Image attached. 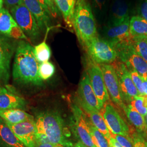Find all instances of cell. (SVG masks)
I'll use <instances>...</instances> for the list:
<instances>
[{"mask_svg": "<svg viewBox=\"0 0 147 147\" xmlns=\"http://www.w3.org/2000/svg\"><path fill=\"white\" fill-rule=\"evenodd\" d=\"M105 1L106 0H94L95 5L99 8L102 7V6L105 3Z\"/></svg>", "mask_w": 147, "mask_h": 147, "instance_id": "cell-40", "label": "cell"}, {"mask_svg": "<svg viewBox=\"0 0 147 147\" xmlns=\"http://www.w3.org/2000/svg\"><path fill=\"white\" fill-rule=\"evenodd\" d=\"M142 88H143V91L144 96L147 97V80L143 79Z\"/></svg>", "mask_w": 147, "mask_h": 147, "instance_id": "cell-39", "label": "cell"}, {"mask_svg": "<svg viewBox=\"0 0 147 147\" xmlns=\"http://www.w3.org/2000/svg\"><path fill=\"white\" fill-rule=\"evenodd\" d=\"M73 26L83 46L97 36L94 17L86 0H77L74 13Z\"/></svg>", "mask_w": 147, "mask_h": 147, "instance_id": "cell-3", "label": "cell"}, {"mask_svg": "<svg viewBox=\"0 0 147 147\" xmlns=\"http://www.w3.org/2000/svg\"><path fill=\"white\" fill-rule=\"evenodd\" d=\"M55 147H64V146H61V145H59V144H58V145H56L55 146Z\"/></svg>", "mask_w": 147, "mask_h": 147, "instance_id": "cell-43", "label": "cell"}, {"mask_svg": "<svg viewBox=\"0 0 147 147\" xmlns=\"http://www.w3.org/2000/svg\"><path fill=\"white\" fill-rule=\"evenodd\" d=\"M86 49L92 61L98 64L113 63L117 58L113 45L105 39L96 36L85 44Z\"/></svg>", "mask_w": 147, "mask_h": 147, "instance_id": "cell-5", "label": "cell"}, {"mask_svg": "<svg viewBox=\"0 0 147 147\" xmlns=\"http://www.w3.org/2000/svg\"><path fill=\"white\" fill-rule=\"evenodd\" d=\"M90 121L93 125L105 137L108 141L110 140L112 135L105 123L103 117L98 112H92L88 113Z\"/></svg>", "mask_w": 147, "mask_h": 147, "instance_id": "cell-25", "label": "cell"}, {"mask_svg": "<svg viewBox=\"0 0 147 147\" xmlns=\"http://www.w3.org/2000/svg\"><path fill=\"white\" fill-rule=\"evenodd\" d=\"M17 43L14 39L0 34V85L7 84L10 75L11 60Z\"/></svg>", "mask_w": 147, "mask_h": 147, "instance_id": "cell-9", "label": "cell"}, {"mask_svg": "<svg viewBox=\"0 0 147 147\" xmlns=\"http://www.w3.org/2000/svg\"><path fill=\"white\" fill-rule=\"evenodd\" d=\"M89 128L90 134L92 141L96 147H110L109 141L92 123L89 121Z\"/></svg>", "mask_w": 147, "mask_h": 147, "instance_id": "cell-28", "label": "cell"}, {"mask_svg": "<svg viewBox=\"0 0 147 147\" xmlns=\"http://www.w3.org/2000/svg\"><path fill=\"white\" fill-rule=\"evenodd\" d=\"M2 87V86H1V85H0V87Z\"/></svg>", "mask_w": 147, "mask_h": 147, "instance_id": "cell-46", "label": "cell"}, {"mask_svg": "<svg viewBox=\"0 0 147 147\" xmlns=\"http://www.w3.org/2000/svg\"><path fill=\"white\" fill-rule=\"evenodd\" d=\"M35 57L39 63L49 61L51 56V51L45 40L34 47Z\"/></svg>", "mask_w": 147, "mask_h": 147, "instance_id": "cell-26", "label": "cell"}, {"mask_svg": "<svg viewBox=\"0 0 147 147\" xmlns=\"http://www.w3.org/2000/svg\"><path fill=\"white\" fill-rule=\"evenodd\" d=\"M3 0H0V10L3 8Z\"/></svg>", "mask_w": 147, "mask_h": 147, "instance_id": "cell-42", "label": "cell"}, {"mask_svg": "<svg viewBox=\"0 0 147 147\" xmlns=\"http://www.w3.org/2000/svg\"><path fill=\"white\" fill-rule=\"evenodd\" d=\"M24 4L37 20L40 31L47 28L50 24V16L37 0H23Z\"/></svg>", "mask_w": 147, "mask_h": 147, "instance_id": "cell-18", "label": "cell"}, {"mask_svg": "<svg viewBox=\"0 0 147 147\" xmlns=\"http://www.w3.org/2000/svg\"><path fill=\"white\" fill-rule=\"evenodd\" d=\"M87 73L92 88L98 99L104 104L109 100V94L105 86L104 76L100 65L91 59L87 63Z\"/></svg>", "mask_w": 147, "mask_h": 147, "instance_id": "cell-12", "label": "cell"}, {"mask_svg": "<svg viewBox=\"0 0 147 147\" xmlns=\"http://www.w3.org/2000/svg\"><path fill=\"white\" fill-rule=\"evenodd\" d=\"M128 10V5L124 0H116L112 8L110 25L121 24L129 18Z\"/></svg>", "mask_w": 147, "mask_h": 147, "instance_id": "cell-21", "label": "cell"}, {"mask_svg": "<svg viewBox=\"0 0 147 147\" xmlns=\"http://www.w3.org/2000/svg\"><path fill=\"white\" fill-rule=\"evenodd\" d=\"M79 106L88 114L92 112H101L104 104L96 97L92 88L87 71H84L79 83L76 96Z\"/></svg>", "mask_w": 147, "mask_h": 147, "instance_id": "cell-7", "label": "cell"}, {"mask_svg": "<svg viewBox=\"0 0 147 147\" xmlns=\"http://www.w3.org/2000/svg\"><path fill=\"white\" fill-rule=\"evenodd\" d=\"M55 145L49 143H38L35 147H55Z\"/></svg>", "mask_w": 147, "mask_h": 147, "instance_id": "cell-38", "label": "cell"}, {"mask_svg": "<svg viewBox=\"0 0 147 147\" xmlns=\"http://www.w3.org/2000/svg\"><path fill=\"white\" fill-rule=\"evenodd\" d=\"M132 140L134 147H147V142L139 133H134L132 135Z\"/></svg>", "mask_w": 147, "mask_h": 147, "instance_id": "cell-33", "label": "cell"}, {"mask_svg": "<svg viewBox=\"0 0 147 147\" xmlns=\"http://www.w3.org/2000/svg\"><path fill=\"white\" fill-rule=\"evenodd\" d=\"M9 11L11 15L27 37L33 42L37 40L40 37V30L36 18L24 2L11 7Z\"/></svg>", "mask_w": 147, "mask_h": 147, "instance_id": "cell-6", "label": "cell"}, {"mask_svg": "<svg viewBox=\"0 0 147 147\" xmlns=\"http://www.w3.org/2000/svg\"><path fill=\"white\" fill-rule=\"evenodd\" d=\"M115 138L122 147H134L132 138L119 135H115Z\"/></svg>", "mask_w": 147, "mask_h": 147, "instance_id": "cell-34", "label": "cell"}, {"mask_svg": "<svg viewBox=\"0 0 147 147\" xmlns=\"http://www.w3.org/2000/svg\"><path fill=\"white\" fill-rule=\"evenodd\" d=\"M141 16L147 21V0H145L140 7Z\"/></svg>", "mask_w": 147, "mask_h": 147, "instance_id": "cell-36", "label": "cell"}, {"mask_svg": "<svg viewBox=\"0 0 147 147\" xmlns=\"http://www.w3.org/2000/svg\"><path fill=\"white\" fill-rule=\"evenodd\" d=\"M131 41L137 53L147 62V36L132 37Z\"/></svg>", "mask_w": 147, "mask_h": 147, "instance_id": "cell-27", "label": "cell"}, {"mask_svg": "<svg viewBox=\"0 0 147 147\" xmlns=\"http://www.w3.org/2000/svg\"><path fill=\"white\" fill-rule=\"evenodd\" d=\"M37 143H49L54 145L71 147L69 137L70 132L65 121L57 111H47L39 113L34 118Z\"/></svg>", "mask_w": 147, "mask_h": 147, "instance_id": "cell-1", "label": "cell"}, {"mask_svg": "<svg viewBox=\"0 0 147 147\" xmlns=\"http://www.w3.org/2000/svg\"></svg>", "mask_w": 147, "mask_h": 147, "instance_id": "cell-48", "label": "cell"}, {"mask_svg": "<svg viewBox=\"0 0 147 147\" xmlns=\"http://www.w3.org/2000/svg\"><path fill=\"white\" fill-rule=\"evenodd\" d=\"M129 105L142 116L146 117L147 114V96H136L130 101Z\"/></svg>", "mask_w": 147, "mask_h": 147, "instance_id": "cell-29", "label": "cell"}, {"mask_svg": "<svg viewBox=\"0 0 147 147\" xmlns=\"http://www.w3.org/2000/svg\"><path fill=\"white\" fill-rule=\"evenodd\" d=\"M117 57L129 70H135L143 79L147 80V62L137 53L130 39L113 46Z\"/></svg>", "mask_w": 147, "mask_h": 147, "instance_id": "cell-4", "label": "cell"}, {"mask_svg": "<svg viewBox=\"0 0 147 147\" xmlns=\"http://www.w3.org/2000/svg\"><path fill=\"white\" fill-rule=\"evenodd\" d=\"M129 70L131 74V76L132 80L134 82V84L135 85L140 94L141 96H145L143 91V88H142L143 79L142 77L135 70Z\"/></svg>", "mask_w": 147, "mask_h": 147, "instance_id": "cell-32", "label": "cell"}, {"mask_svg": "<svg viewBox=\"0 0 147 147\" xmlns=\"http://www.w3.org/2000/svg\"><path fill=\"white\" fill-rule=\"evenodd\" d=\"M54 1H55V3H56V0H54Z\"/></svg>", "mask_w": 147, "mask_h": 147, "instance_id": "cell-45", "label": "cell"}, {"mask_svg": "<svg viewBox=\"0 0 147 147\" xmlns=\"http://www.w3.org/2000/svg\"><path fill=\"white\" fill-rule=\"evenodd\" d=\"M55 72V67L53 63L47 61L39 63L38 67V73L40 78L44 80L50 79Z\"/></svg>", "mask_w": 147, "mask_h": 147, "instance_id": "cell-30", "label": "cell"}, {"mask_svg": "<svg viewBox=\"0 0 147 147\" xmlns=\"http://www.w3.org/2000/svg\"><path fill=\"white\" fill-rule=\"evenodd\" d=\"M0 34L14 39H28L11 13L5 8L0 10Z\"/></svg>", "mask_w": 147, "mask_h": 147, "instance_id": "cell-15", "label": "cell"}, {"mask_svg": "<svg viewBox=\"0 0 147 147\" xmlns=\"http://www.w3.org/2000/svg\"><path fill=\"white\" fill-rule=\"evenodd\" d=\"M126 116L132 124L136 127L137 131L143 134L147 132V124L146 118L140 114L137 111L132 109L131 106L125 105L123 107Z\"/></svg>", "mask_w": 147, "mask_h": 147, "instance_id": "cell-22", "label": "cell"}, {"mask_svg": "<svg viewBox=\"0 0 147 147\" xmlns=\"http://www.w3.org/2000/svg\"><path fill=\"white\" fill-rule=\"evenodd\" d=\"M129 18L121 24L110 25L106 31V39L113 47L118 43L130 39L131 37L129 32Z\"/></svg>", "mask_w": 147, "mask_h": 147, "instance_id": "cell-16", "label": "cell"}, {"mask_svg": "<svg viewBox=\"0 0 147 147\" xmlns=\"http://www.w3.org/2000/svg\"><path fill=\"white\" fill-rule=\"evenodd\" d=\"M39 64L34 55V47L25 40L17 42L12 71L16 82L27 86H42L43 81L38 73Z\"/></svg>", "mask_w": 147, "mask_h": 147, "instance_id": "cell-2", "label": "cell"}, {"mask_svg": "<svg viewBox=\"0 0 147 147\" xmlns=\"http://www.w3.org/2000/svg\"><path fill=\"white\" fill-rule=\"evenodd\" d=\"M99 65L103 74L105 86L111 99L123 109L125 105L121 93L119 80L115 69L111 64Z\"/></svg>", "mask_w": 147, "mask_h": 147, "instance_id": "cell-10", "label": "cell"}, {"mask_svg": "<svg viewBox=\"0 0 147 147\" xmlns=\"http://www.w3.org/2000/svg\"><path fill=\"white\" fill-rule=\"evenodd\" d=\"M71 111L73 113L71 130L75 136L79 141L88 147H96L90 136L89 121L86 115L78 105H71Z\"/></svg>", "mask_w": 147, "mask_h": 147, "instance_id": "cell-8", "label": "cell"}, {"mask_svg": "<svg viewBox=\"0 0 147 147\" xmlns=\"http://www.w3.org/2000/svg\"><path fill=\"white\" fill-rule=\"evenodd\" d=\"M0 147H27L0 117Z\"/></svg>", "mask_w": 147, "mask_h": 147, "instance_id": "cell-19", "label": "cell"}, {"mask_svg": "<svg viewBox=\"0 0 147 147\" xmlns=\"http://www.w3.org/2000/svg\"><path fill=\"white\" fill-rule=\"evenodd\" d=\"M3 2L6 8L9 10L11 7L22 3L23 0H3Z\"/></svg>", "mask_w": 147, "mask_h": 147, "instance_id": "cell-35", "label": "cell"}, {"mask_svg": "<svg viewBox=\"0 0 147 147\" xmlns=\"http://www.w3.org/2000/svg\"><path fill=\"white\" fill-rule=\"evenodd\" d=\"M6 124L25 146L27 147H36L37 140L36 136V126L34 118L28 119L16 124L8 123H6Z\"/></svg>", "mask_w": 147, "mask_h": 147, "instance_id": "cell-14", "label": "cell"}, {"mask_svg": "<svg viewBox=\"0 0 147 147\" xmlns=\"http://www.w3.org/2000/svg\"><path fill=\"white\" fill-rule=\"evenodd\" d=\"M109 143L110 147H122L121 144L113 137L111 138L110 140L109 141Z\"/></svg>", "mask_w": 147, "mask_h": 147, "instance_id": "cell-37", "label": "cell"}, {"mask_svg": "<svg viewBox=\"0 0 147 147\" xmlns=\"http://www.w3.org/2000/svg\"><path fill=\"white\" fill-rule=\"evenodd\" d=\"M145 118H146V122H147V115H146V117H145Z\"/></svg>", "mask_w": 147, "mask_h": 147, "instance_id": "cell-44", "label": "cell"}, {"mask_svg": "<svg viewBox=\"0 0 147 147\" xmlns=\"http://www.w3.org/2000/svg\"><path fill=\"white\" fill-rule=\"evenodd\" d=\"M129 32L131 37L147 36V21L140 16H134L130 20Z\"/></svg>", "mask_w": 147, "mask_h": 147, "instance_id": "cell-24", "label": "cell"}, {"mask_svg": "<svg viewBox=\"0 0 147 147\" xmlns=\"http://www.w3.org/2000/svg\"><path fill=\"white\" fill-rule=\"evenodd\" d=\"M75 0H56V5L63 16V19L69 27L73 26V17Z\"/></svg>", "mask_w": 147, "mask_h": 147, "instance_id": "cell-23", "label": "cell"}, {"mask_svg": "<svg viewBox=\"0 0 147 147\" xmlns=\"http://www.w3.org/2000/svg\"><path fill=\"white\" fill-rule=\"evenodd\" d=\"M113 67L118 78L123 100L129 103L134 98L141 96L134 84L130 73L126 65L124 63L117 62Z\"/></svg>", "mask_w": 147, "mask_h": 147, "instance_id": "cell-11", "label": "cell"}, {"mask_svg": "<svg viewBox=\"0 0 147 147\" xmlns=\"http://www.w3.org/2000/svg\"><path fill=\"white\" fill-rule=\"evenodd\" d=\"M74 147L73 146H72V147Z\"/></svg>", "mask_w": 147, "mask_h": 147, "instance_id": "cell-47", "label": "cell"}, {"mask_svg": "<svg viewBox=\"0 0 147 147\" xmlns=\"http://www.w3.org/2000/svg\"><path fill=\"white\" fill-rule=\"evenodd\" d=\"M26 105V100L22 97L8 88L0 87V110L22 109Z\"/></svg>", "mask_w": 147, "mask_h": 147, "instance_id": "cell-17", "label": "cell"}, {"mask_svg": "<svg viewBox=\"0 0 147 147\" xmlns=\"http://www.w3.org/2000/svg\"><path fill=\"white\" fill-rule=\"evenodd\" d=\"M101 112L109 130L113 135L130 137L129 126L112 105L106 103Z\"/></svg>", "mask_w": 147, "mask_h": 147, "instance_id": "cell-13", "label": "cell"}, {"mask_svg": "<svg viewBox=\"0 0 147 147\" xmlns=\"http://www.w3.org/2000/svg\"><path fill=\"white\" fill-rule=\"evenodd\" d=\"M74 147H88L86 146V145H84V144H83L80 141H78L76 142L73 146Z\"/></svg>", "mask_w": 147, "mask_h": 147, "instance_id": "cell-41", "label": "cell"}, {"mask_svg": "<svg viewBox=\"0 0 147 147\" xmlns=\"http://www.w3.org/2000/svg\"><path fill=\"white\" fill-rule=\"evenodd\" d=\"M47 14L54 18L59 14V9L54 0H37Z\"/></svg>", "mask_w": 147, "mask_h": 147, "instance_id": "cell-31", "label": "cell"}, {"mask_svg": "<svg viewBox=\"0 0 147 147\" xmlns=\"http://www.w3.org/2000/svg\"><path fill=\"white\" fill-rule=\"evenodd\" d=\"M0 117L6 123L16 124L28 119H33L34 117L21 109L0 110Z\"/></svg>", "mask_w": 147, "mask_h": 147, "instance_id": "cell-20", "label": "cell"}]
</instances>
